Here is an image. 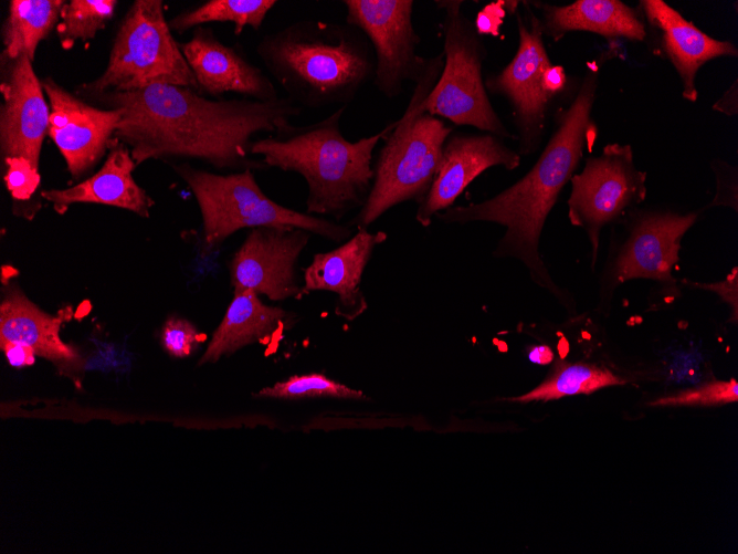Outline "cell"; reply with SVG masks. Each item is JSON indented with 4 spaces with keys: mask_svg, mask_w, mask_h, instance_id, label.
Wrapping results in <instances>:
<instances>
[{
    "mask_svg": "<svg viewBox=\"0 0 738 554\" xmlns=\"http://www.w3.org/2000/svg\"><path fill=\"white\" fill-rule=\"evenodd\" d=\"M91 98L120 111L115 136L139 165L147 159H201L215 168L262 169L250 157L252 138L292 124L302 107L286 96L274 101L210 100L190 87L155 84Z\"/></svg>",
    "mask_w": 738,
    "mask_h": 554,
    "instance_id": "obj_1",
    "label": "cell"
},
{
    "mask_svg": "<svg viewBox=\"0 0 738 554\" xmlns=\"http://www.w3.org/2000/svg\"><path fill=\"white\" fill-rule=\"evenodd\" d=\"M614 55V46H611L587 63L577 93L566 108L558 111L556 128L525 176L489 199L452 206L435 215L437 220L447 224L483 221L504 227L505 233L493 255L520 261L537 285L557 296H562L561 291L540 257V236L560 192L576 174L584 150L591 153L599 136L592 109L602 65Z\"/></svg>",
    "mask_w": 738,
    "mask_h": 554,
    "instance_id": "obj_2",
    "label": "cell"
},
{
    "mask_svg": "<svg viewBox=\"0 0 738 554\" xmlns=\"http://www.w3.org/2000/svg\"><path fill=\"white\" fill-rule=\"evenodd\" d=\"M256 53L286 97L301 107L346 106L375 74L368 39L347 22L296 20L265 34Z\"/></svg>",
    "mask_w": 738,
    "mask_h": 554,
    "instance_id": "obj_3",
    "label": "cell"
},
{
    "mask_svg": "<svg viewBox=\"0 0 738 554\" xmlns=\"http://www.w3.org/2000/svg\"><path fill=\"white\" fill-rule=\"evenodd\" d=\"M345 109L340 106L305 126L291 124L253 140L250 149L262 155L266 166L299 174L307 185L306 212L336 221L365 205L375 177L373 151L396 125L391 122L377 134L351 143L339 127Z\"/></svg>",
    "mask_w": 738,
    "mask_h": 554,
    "instance_id": "obj_4",
    "label": "cell"
},
{
    "mask_svg": "<svg viewBox=\"0 0 738 554\" xmlns=\"http://www.w3.org/2000/svg\"><path fill=\"white\" fill-rule=\"evenodd\" d=\"M443 65V52L428 58L405 111L383 139L373 165L370 192L351 222L357 228H368L401 202L415 200L419 203L431 187L444 143L453 132L452 127L423 108V102L439 80Z\"/></svg>",
    "mask_w": 738,
    "mask_h": 554,
    "instance_id": "obj_5",
    "label": "cell"
},
{
    "mask_svg": "<svg viewBox=\"0 0 738 554\" xmlns=\"http://www.w3.org/2000/svg\"><path fill=\"white\" fill-rule=\"evenodd\" d=\"M173 170L197 200L207 250L220 247L243 228H299L334 242H345L351 237L350 226L296 211L272 200L257 185L253 169L218 175L179 164Z\"/></svg>",
    "mask_w": 738,
    "mask_h": 554,
    "instance_id": "obj_6",
    "label": "cell"
},
{
    "mask_svg": "<svg viewBox=\"0 0 738 554\" xmlns=\"http://www.w3.org/2000/svg\"><path fill=\"white\" fill-rule=\"evenodd\" d=\"M155 84L199 91L193 72L175 41L160 0H137L125 15L105 71L80 94L131 92Z\"/></svg>",
    "mask_w": 738,
    "mask_h": 554,
    "instance_id": "obj_7",
    "label": "cell"
},
{
    "mask_svg": "<svg viewBox=\"0 0 738 554\" xmlns=\"http://www.w3.org/2000/svg\"><path fill=\"white\" fill-rule=\"evenodd\" d=\"M435 2L444 10V65L423 102L424 111L457 126H473L502 139L513 137L489 102L482 74L486 46L462 12L463 1Z\"/></svg>",
    "mask_w": 738,
    "mask_h": 554,
    "instance_id": "obj_8",
    "label": "cell"
},
{
    "mask_svg": "<svg viewBox=\"0 0 738 554\" xmlns=\"http://www.w3.org/2000/svg\"><path fill=\"white\" fill-rule=\"evenodd\" d=\"M568 217L584 230L595 264L601 230L641 203L646 196V173L635 163L632 147L607 144L599 156L586 158L581 173L571 178Z\"/></svg>",
    "mask_w": 738,
    "mask_h": 554,
    "instance_id": "obj_9",
    "label": "cell"
},
{
    "mask_svg": "<svg viewBox=\"0 0 738 554\" xmlns=\"http://www.w3.org/2000/svg\"><path fill=\"white\" fill-rule=\"evenodd\" d=\"M523 13L514 11L518 46L512 61L488 74L486 91L504 97L517 130L518 154H534L542 142L548 114L555 100L542 88V74L552 63L544 43L540 20L529 1H520Z\"/></svg>",
    "mask_w": 738,
    "mask_h": 554,
    "instance_id": "obj_10",
    "label": "cell"
},
{
    "mask_svg": "<svg viewBox=\"0 0 738 554\" xmlns=\"http://www.w3.org/2000/svg\"><path fill=\"white\" fill-rule=\"evenodd\" d=\"M346 22L368 39L375 56L372 82L386 97L398 96L408 81L417 83L428 59L417 54L412 0H345Z\"/></svg>",
    "mask_w": 738,
    "mask_h": 554,
    "instance_id": "obj_11",
    "label": "cell"
},
{
    "mask_svg": "<svg viewBox=\"0 0 738 554\" xmlns=\"http://www.w3.org/2000/svg\"><path fill=\"white\" fill-rule=\"evenodd\" d=\"M310 236L292 227L252 229L229 263L234 291L251 290L272 301L301 297L296 264Z\"/></svg>",
    "mask_w": 738,
    "mask_h": 554,
    "instance_id": "obj_12",
    "label": "cell"
},
{
    "mask_svg": "<svg viewBox=\"0 0 738 554\" xmlns=\"http://www.w3.org/2000/svg\"><path fill=\"white\" fill-rule=\"evenodd\" d=\"M629 234L616 253L612 279L619 284L632 279L672 282L679 260L681 241L695 224L698 211H629Z\"/></svg>",
    "mask_w": 738,
    "mask_h": 554,
    "instance_id": "obj_13",
    "label": "cell"
},
{
    "mask_svg": "<svg viewBox=\"0 0 738 554\" xmlns=\"http://www.w3.org/2000/svg\"><path fill=\"white\" fill-rule=\"evenodd\" d=\"M41 82L50 104L48 135L64 157L72 177L80 178L105 154L122 113L92 106L50 77Z\"/></svg>",
    "mask_w": 738,
    "mask_h": 554,
    "instance_id": "obj_14",
    "label": "cell"
},
{
    "mask_svg": "<svg viewBox=\"0 0 738 554\" xmlns=\"http://www.w3.org/2000/svg\"><path fill=\"white\" fill-rule=\"evenodd\" d=\"M0 139L3 160L22 157L39 168L42 143L49 134L50 107L32 61L2 58Z\"/></svg>",
    "mask_w": 738,
    "mask_h": 554,
    "instance_id": "obj_15",
    "label": "cell"
},
{
    "mask_svg": "<svg viewBox=\"0 0 738 554\" xmlns=\"http://www.w3.org/2000/svg\"><path fill=\"white\" fill-rule=\"evenodd\" d=\"M520 155L489 134L451 135L444 143L437 170L426 195L418 203L417 221L430 226L432 218L449 208L479 174L494 166L517 168Z\"/></svg>",
    "mask_w": 738,
    "mask_h": 554,
    "instance_id": "obj_16",
    "label": "cell"
},
{
    "mask_svg": "<svg viewBox=\"0 0 738 554\" xmlns=\"http://www.w3.org/2000/svg\"><path fill=\"white\" fill-rule=\"evenodd\" d=\"M639 10L646 30H651L657 53L674 66L683 86V97L698 98L696 76L707 62L723 56H738L730 41L709 36L663 0H641Z\"/></svg>",
    "mask_w": 738,
    "mask_h": 554,
    "instance_id": "obj_17",
    "label": "cell"
},
{
    "mask_svg": "<svg viewBox=\"0 0 738 554\" xmlns=\"http://www.w3.org/2000/svg\"><path fill=\"white\" fill-rule=\"evenodd\" d=\"M179 45L199 91L212 96L233 92L263 102L280 97L273 82L261 69L236 49L220 42L210 29L198 28L189 41Z\"/></svg>",
    "mask_w": 738,
    "mask_h": 554,
    "instance_id": "obj_18",
    "label": "cell"
},
{
    "mask_svg": "<svg viewBox=\"0 0 738 554\" xmlns=\"http://www.w3.org/2000/svg\"><path fill=\"white\" fill-rule=\"evenodd\" d=\"M62 323L61 316L51 315L30 301L17 282L3 284L0 341L29 346L36 356L51 362L60 375L80 383L84 358L78 349L62 339Z\"/></svg>",
    "mask_w": 738,
    "mask_h": 554,
    "instance_id": "obj_19",
    "label": "cell"
},
{
    "mask_svg": "<svg viewBox=\"0 0 738 554\" xmlns=\"http://www.w3.org/2000/svg\"><path fill=\"white\" fill-rule=\"evenodd\" d=\"M383 231L357 232L334 250L315 253L304 270L303 295L312 291H330L338 295L337 312L354 317L366 307L360 290L361 276L375 248L387 240Z\"/></svg>",
    "mask_w": 738,
    "mask_h": 554,
    "instance_id": "obj_20",
    "label": "cell"
},
{
    "mask_svg": "<svg viewBox=\"0 0 738 554\" xmlns=\"http://www.w3.org/2000/svg\"><path fill=\"white\" fill-rule=\"evenodd\" d=\"M529 3L539 12L542 34L555 42L574 31L597 33L609 40L642 42L647 38L639 8L620 0H577L565 6L541 1Z\"/></svg>",
    "mask_w": 738,
    "mask_h": 554,
    "instance_id": "obj_21",
    "label": "cell"
},
{
    "mask_svg": "<svg viewBox=\"0 0 738 554\" xmlns=\"http://www.w3.org/2000/svg\"><path fill=\"white\" fill-rule=\"evenodd\" d=\"M136 167L130 151L123 144H115L103 166L91 177L65 189L41 192L57 212L73 203H101L129 210L140 217H149L154 205L150 196L135 181Z\"/></svg>",
    "mask_w": 738,
    "mask_h": 554,
    "instance_id": "obj_22",
    "label": "cell"
},
{
    "mask_svg": "<svg viewBox=\"0 0 738 554\" xmlns=\"http://www.w3.org/2000/svg\"><path fill=\"white\" fill-rule=\"evenodd\" d=\"M289 322V312L266 305L251 290L234 291L233 299L198 362V366L218 362L244 346L266 343Z\"/></svg>",
    "mask_w": 738,
    "mask_h": 554,
    "instance_id": "obj_23",
    "label": "cell"
},
{
    "mask_svg": "<svg viewBox=\"0 0 738 554\" xmlns=\"http://www.w3.org/2000/svg\"><path fill=\"white\" fill-rule=\"evenodd\" d=\"M62 0H12L3 27L2 58L21 55L32 62L39 43L51 32L61 15Z\"/></svg>",
    "mask_w": 738,
    "mask_h": 554,
    "instance_id": "obj_24",
    "label": "cell"
},
{
    "mask_svg": "<svg viewBox=\"0 0 738 554\" xmlns=\"http://www.w3.org/2000/svg\"><path fill=\"white\" fill-rule=\"evenodd\" d=\"M625 383L626 380L605 367L586 363L570 364L558 360L552 374L538 387L510 400L520 403L535 400L548 401L569 395H589L600 388L624 385Z\"/></svg>",
    "mask_w": 738,
    "mask_h": 554,
    "instance_id": "obj_25",
    "label": "cell"
},
{
    "mask_svg": "<svg viewBox=\"0 0 738 554\" xmlns=\"http://www.w3.org/2000/svg\"><path fill=\"white\" fill-rule=\"evenodd\" d=\"M276 3V0H209L177 14L169 27L182 33L203 23L230 22L234 33L240 34L245 27L259 30Z\"/></svg>",
    "mask_w": 738,
    "mask_h": 554,
    "instance_id": "obj_26",
    "label": "cell"
},
{
    "mask_svg": "<svg viewBox=\"0 0 738 554\" xmlns=\"http://www.w3.org/2000/svg\"><path fill=\"white\" fill-rule=\"evenodd\" d=\"M115 0H72L61 10L57 33L63 48L70 49L76 41L93 39L113 18Z\"/></svg>",
    "mask_w": 738,
    "mask_h": 554,
    "instance_id": "obj_27",
    "label": "cell"
},
{
    "mask_svg": "<svg viewBox=\"0 0 738 554\" xmlns=\"http://www.w3.org/2000/svg\"><path fill=\"white\" fill-rule=\"evenodd\" d=\"M255 397L295 400L313 397L363 399L360 390L347 387L318 373L293 375L257 391Z\"/></svg>",
    "mask_w": 738,
    "mask_h": 554,
    "instance_id": "obj_28",
    "label": "cell"
},
{
    "mask_svg": "<svg viewBox=\"0 0 738 554\" xmlns=\"http://www.w3.org/2000/svg\"><path fill=\"white\" fill-rule=\"evenodd\" d=\"M738 400V383L713 380L704 385L660 397L651 406H714Z\"/></svg>",
    "mask_w": 738,
    "mask_h": 554,
    "instance_id": "obj_29",
    "label": "cell"
},
{
    "mask_svg": "<svg viewBox=\"0 0 738 554\" xmlns=\"http://www.w3.org/2000/svg\"><path fill=\"white\" fill-rule=\"evenodd\" d=\"M201 341V334L191 322L175 315L166 320L160 333L164 349L175 358L191 356Z\"/></svg>",
    "mask_w": 738,
    "mask_h": 554,
    "instance_id": "obj_30",
    "label": "cell"
},
{
    "mask_svg": "<svg viewBox=\"0 0 738 554\" xmlns=\"http://www.w3.org/2000/svg\"><path fill=\"white\" fill-rule=\"evenodd\" d=\"M4 182L13 199L28 200L38 189L41 176L39 168L22 157H11L3 160Z\"/></svg>",
    "mask_w": 738,
    "mask_h": 554,
    "instance_id": "obj_31",
    "label": "cell"
},
{
    "mask_svg": "<svg viewBox=\"0 0 738 554\" xmlns=\"http://www.w3.org/2000/svg\"><path fill=\"white\" fill-rule=\"evenodd\" d=\"M519 7V1H497L486 4L476 15L474 27L479 35H498L505 13Z\"/></svg>",
    "mask_w": 738,
    "mask_h": 554,
    "instance_id": "obj_32",
    "label": "cell"
},
{
    "mask_svg": "<svg viewBox=\"0 0 738 554\" xmlns=\"http://www.w3.org/2000/svg\"><path fill=\"white\" fill-rule=\"evenodd\" d=\"M683 283L693 288L704 289L717 293L732 307L734 321H737L738 304V270L734 268L724 281L715 283H698L683 280Z\"/></svg>",
    "mask_w": 738,
    "mask_h": 554,
    "instance_id": "obj_33",
    "label": "cell"
},
{
    "mask_svg": "<svg viewBox=\"0 0 738 554\" xmlns=\"http://www.w3.org/2000/svg\"><path fill=\"white\" fill-rule=\"evenodd\" d=\"M1 351L8 363L15 368L28 367L34 364L36 354L29 346L10 341H0Z\"/></svg>",
    "mask_w": 738,
    "mask_h": 554,
    "instance_id": "obj_34",
    "label": "cell"
},
{
    "mask_svg": "<svg viewBox=\"0 0 738 554\" xmlns=\"http://www.w3.org/2000/svg\"><path fill=\"white\" fill-rule=\"evenodd\" d=\"M542 88L551 97L563 93L567 85V74L562 65L551 64L542 74Z\"/></svg>",
    "mask_w": 738,
    "mask_h": 554,
    "instance_id": "obj_35",
    "label": "cell"
},
{
    "mask_svg": "<svg viewBox=\"0 0 738 554\" xmlns=\"http://www.w3.org/2000/svg\"><path fill=\"white\" fill-rule=\"evenodd\" d=\"M713 109L724 113L728 116L737 115L738 113V84L737 79L726 90L720 98L713 105Z\"/></svg>",
    "mask_w": 738,
    "mask_h": 554,
    "instance_id": "obj_36",
    "label": "cell"
},
{
    "mask_svg": "<svg viewBox=\"0 0 738 554\" xmlns=\"http://www.w3.org/2000/svg\"><path fill=\"white\" fill-rule=\"evenodd\" d=\"M531 362L544 365L552 360L554 354L548 346H537L529 352Z\"/></svg>",
    "mask_w": 738,
    "mask_h": 554,
    "instance_id": "obj_37",
    "label": "cell"
}]
</instances>
